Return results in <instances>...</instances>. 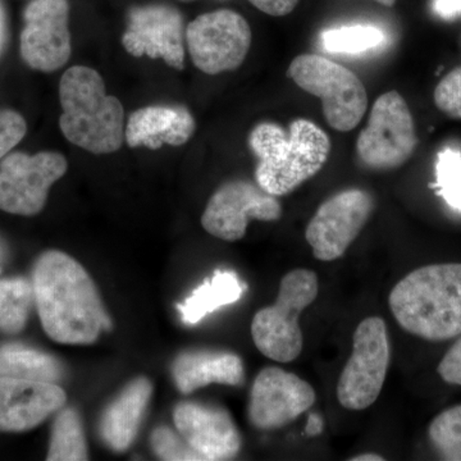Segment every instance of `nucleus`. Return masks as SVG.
<instances>
[{
  "mask_svg": "<svg viewBox=\"0 0 461 461\" xmlns=\"http://www.w3.org/2000/svg\"><path fill=\"white\" fill-rule=\"evenodd\" d=\"M42 329L59 344L89 345L112 327L89 273L63 251L42 254L32 273Z\"/></svg>",
  "mask_w": 461,
  "mask_h": 461,
  "instance_id": "nucleus-1",
  "label": "nucleus"
},
{
  "mask_svg": "<svg viewBox=\"0 0 461 461\" xmlns=\"http://www.w3.org/2000/svg\"><path fill=\"white\" fill-rule=\"evenodd\" d=\"M249 147L258 159V186L273 196L287 195L313 177L330 153L329 135L304 118L293 121L287 130L273 122L257 124Z\"/></svg>",
  "mask_w": 461,
  "mask_h": 461,
  "instance_id": "nucleus-2",
  "label": "nucleus"
},
{
  "mask_svg": "<svg viewBox=\"0 0 461 461\" xmlns=\"http://www.w3.org/2000/svg\"><path fill=\"white\" fill-rule=\"evenodd\" d=\"M397 323L427 341L461 335V263L430 264L397 282L388 297Z\"/></svg>",
  "mask_w": 461,
  "mask_h": 461,
  "instance_id": "nucleus-3",
  "label": "nucleus"
},
{
  "mask_svg": "<svg viewBox=\"0 0 461 461\" xmlns=\"http://www.w3.org/2000/svg\"><path fill=\"white\" fill-rule=\"evenodd\" d=\"M59 127L67 140L93 154H111L122 145L124 112L108 95L102 76L86 66H74L60 78Z\"/></svg>",
  "mask_w": 461,
  "mask_h": 461,
  "instance_id": "nucleus-4",
  "label": "nucleus"
},
{
  "mask_svg": "<svg viewBox=\"0 0 461 461\" xmlns=\"http://www.w3.org/2000/svg\"><path fill=\"white\" fill-rule=\"evenodd\" d=\"M317 275L309 269H294L284 276L275 304L260 309L251 323L258 350L278 363H290L302 354L304 339L299 318L317 299Z\"/></svg>",
  "mask_w": 461,
  "mask_h": 461,
  "instance_id": "nucleus-5",
  "label": "nucleus"
},
{
  "mask_svg": "<svg viewBox=\"0 0 461 461\" xmlns=\"http://www.w3.org/2000/svg\"><path fill=\"white\" fill-rule=\"evenodd\" d=\"M294 83L321 100L323 113L332 129L354 130L368 108V94L360 78L346 67L318 54H302L287 71Z\"/></svg>",
  "mask_w": 461,
  "mask_h": 461,
  "instance_id": "nucleus-6",
  "label": "nucleus"
},
{
  "mask_svg": "<svg viewBox=\"0 0 461 461\" xmlns=\"http://www.w3.org/2000/svg\"><path fill=\"white\" fill-rule=\"evenodd\" d=\"M386 321L369 317L357 324L353 353L338 384L339 403L348 411H364L377 402L390 366Z\"/></svg>",
  "mask_w": 461,
  "mask_h": 461,
  "instance_id": "nucleus-7",
  "label": "nucleus"
},
{
  "mask_svg": "<svg viewBox=\"0 0 461 461\" xmlns=\"http://www.w3.org/2000/svg\"><path fill=\"white\" fill-rule=\"evenodd\" d=\"M417 144L414 120L405 99L397 91L382 94L357 138L359 159L368 168L387 171L408 162Z\"/></svg>",
  "mask_w": 461,
  "mask_h": 461,
  "instance_id": "nucleus-8",
  "label": "nucleus"
},
{
  "mask_svg": "<svg viewBox=\"0 0 461 461\" xmlns=\"http://www.w3.org/2000/svg\"><path fill=\"white\" fill-rule=\"evenodd\" d=\"M187 50L194 65L208 75L239 68L251 45V29L238 12L220 9L202 14L189 23Z\"/></svg>",
  "mask_w": 461,
  "mask_h": 461,
  "instance_id": "nucleus-9",
  "label": "nucleus"
},
{
  "mask_svg": "<svg viewBox=\"0 0 461 461\" xmlns=\"http://www.w3.org/2000/svg\"><path fill=\"white\" fill-rule=\"evenodd\" d=\"M67 168L66 158L54 151L8 154L0 162V209L26 217L41 213L50 187Z\"/></svg>",
  "mask_w": 461,
  "mask_h": 461,
  "instance_id": "nucleus-10",
  "label": "nucleus"
},
{
  "mask_svg": "<svg viewBox=\"0 0 461 461\" xmlns=\"http://www.w3.org/2000/svg\"><path fill=\"white\" fill-rule=\"evenodd\" d=\"M375 200L360 189H348L321 203L305 230V239L321 262L344 256L368 222Z\"/></svg>",
  "mask_w": 461,
  "mask_h": 461,
  "instance_id": "nucleus-11",
  "label": "nucleus"
},
{
  "mask_svg": "<svg viewBox=\"0 0 461 461\" xmlns=\"http://www.w3.org/2000/svg\"><path fill=\"white\" fill-rule=\"evenodd\" d=\"M281 203L277 196L248 181L226 182L212 196L202 217V224L209 235L238 241L247 233L250 220L273 222L280 220Z\"/></svg>",
  "mask_w": 461,
  "mask_h": 461,
  "instance_id": "nucleus-12",
  "label": "nucleus"
},
{
  "mask_svg": "<svg viewBox=\"0 0 461 461\" xmlns=\"http://www.w3.org/2000/svg\"><path fill=\"white\" fill-rule=\"evenodd\" d=\"M67 0H33L25 9L21 56L36 71L53 72L71 57Z\"/></svg>",
  "mask_w": 461,
  "mask_h": 461,
  "instance_id": "nucleus-13",
  "label": "nucleus"
},
{
  "mask_svg": "<svg viewBox=\"0 0 461 461\" xmlns=\"http://www.w3.org/2000/svg\"><path fill=\"white\" fill-rule=\"evenodd\" d=\"M314 402L315 391L308 382L278 366H267L251 387L249 420L258 429H282Z\"/></svg>",
  "mask_w": 461,
  "mask_h": 461,
  "instance_id": "nucleus-14",
  "label": "nucleus"
},
{
  "mask_svg": "<svg viewBox=\"0 0 461 461\" xmlns=\"http://www.w3.org/2000/svg\"><path fill=\"white\" fill-rule=\"evenodd\" d=\"M184 20L177 9L151 5L132 8L122 38L124 50L133 57L165 60L176 69H184Z\"/></svg>",
  "mask_w": 461,
  "mask_h": 461,
  "instance_id": "nucleus-15",
  "label": "nucleus"
},
{
  "mask_svg": "<svg viewBox=\"0 0 461 461\" xmlns=\"http://www.w3.org/2000/svg\"><path fill=\"white\" fill-rule=\"evenodd\" d=\"M176 429L202 460H229L239 454L241 437L229 412L218 406L181 402L176 406Z\"/></svg>",
  "mask_w": 461,
  "mask_h": 461,
  "instance_id": "nucleus-16",
  "label": "nucleus"
},
{
  "mask_svg": "<svg viewBox=\"0 0 461 461\" xmlns=\"http://www.w3.org/2000/svg\"><path fill=\"white\" fill-rule=\"evenodd\" d=\"M63 388L53 382L0 377V432H25L63 408Z\"/></svg>",
  "mask_w": 461,
  "mask_h": 461,
  "instance_id": "nucleus-17",
  "label": "nucleus"
},
{
  "mask_svg": "<svg viewBox=\"0 0 461 461\" xmlns=\"http://www.w3.org/2000/svg\"><path fill=\"white\" fill-rule=\"evenodd\" d=\"M195 132V120L182 105H150L130 115L124 138L131 148L157 150L163 145L180 147Z\"/></svg>",
  "mask_w": 461,
  "mask_h": 461,
  "instance_id": "nucleus-18",
  "label": "nucleus"
},
{
  "mask_svg": "<svg viewBox=\"0 0 461 461\" xmlns=\"http://www.w3.org/2000/svg\"><path fill=\"white\" fill-rule=\"evenodd\" d=\"M151 391L153 387L148 378L133 379L105 409L100 421V436L111 450L123 453L135 441Z\"/></svg>",
  "mask_w": 461,
  "mask_h": 461,
  "instance_id": "nucleus-19",
  "label": "nucleus"
},
{
  "mask_svg": "<svg viewBox=\"0 0 461 461\" xmlns=\"http://www.w3.org/2000/svg\"><path fill=\"white\" fill-rule=\"evenodd\" d=\"M172 373L176 386L185 395L212 384L240 386L245 378L241 357L229 351L181 354L173 364Z\"/></svg>",
  "mask_w": 461,
  "mask_h": 461,
  "instance_id": "nucleus-20",
  "label": "nucleus"
},
{
  "mask_svg": "<svg viewBox=\"0 0 461 461\" xmlns=\"http://www.w3.org/2000/svg\"><path fill=\"white\" fill-rule=\"evenodd\" d=\"M245 290L247 285L235 272L215 271L213 277L203 282L184 303L177 305L181 320L190 326L198 324L217 309L238 302Z\"/></svg>",
  "mask_w": 461,
  "mask_h": 461,
  "instance_id": "nucleus-21",
  "label": "nucleus"
},
{
  "mask_svg": "<svg viewBox=\"0 0 461 461\" xmlns=\"http://www.w3.org/2000/svg\"><path fill=\"white\" fill-rule=\"evenodd\" d=\"M0 377L56 384L63 377V368L51 355L23 345H5L0 346Z\"/></svg>",
  "mask_w": 461,
  "mask_h": 461,
  "instance_id": "nucleus-22",
  "label": "nucleus"
},
{
  "mask_svg": "<svg viewBox=\"0 0 461 461\" xmlns=\"http://www.w3.org/2000/svg\"><path fill=\"white\" fill-rule=\"evenodd\" d=\"M89 459L83 424L74 408L63 409L54 420L50 461H80Z\"/></svg>",
  "mask_w": 461,
  "mask_h": 461,
  "instance_id": "nucleus-23",
  "label": "nucleus"
},
{
  "mask_svg": "<svg viewBox=\"0 0 461 461\" xmlns=\"http://www.w3.org/2000/svg\"><path fill=\"white\" fill-rule=\"evenodd\" d=\"M35 296L25 278L0 280V330L9 335L25 329Z\"/></svg>",
  "mask_w": 461,
  "mask_h": 461,
  "instance_id": "nucleus-24",
  "label": "nucleus"
},
{
  "mask_svg": "<svg viewBox=\"0 0 461 461\" xmlns=\"http://www.w3.org/2000/svg\"><path fill=\"white\" fill-rule=\"evenodd\" d=\"M321 41L330 53L359 54L379 47L384 41V35L375 26H342L321 32Z\"/></svg>",
  "mask_w": 461,
  "mask_h": 461,
  "instance_id": "nucleus-25",
  "label": "nucleus"
},
{
  "mask_svg": "<svg viewBox=\"0 0 461 461\" xmlns=\"http://www.w3.org/2000/svg\"><path fill=\"white\" fill-rule=\"evenodd\" d=\"M429 436L442 459L461 461V405L437 415L430 423Z\"/></svg>",
  "mask_w": 461,
  "mask_h": 461,
  "instance_id": "nucleus-26",
  "label": "nucleus"
},
{
  "mask_svg": "<svg viewBox=\"0 0 461 461\" xmlns=\"http://www.w3.org/2000/svg\"><path fill=\"white\" fill-rule=\"evenodd\" d=\"M436 187L454 211L461 213V153L455 149L442 150L437 158Z\"/></svg>",
  "mask_w": 461,
  "mask_h": 461,
  "instance_id": "nucleus-27",
  "label": "nucleus"
},
{
  "mask_svg": "<svg viewBox=\"0 0 461 461\" xmlns=\"http://www.w3.org/2000/svg\"><path fill=\"white\" fill-rule=\"evenodd\" d=\"M154 453L162 460L198 461L200 456L190 447L180 435H176L167 427H159L151 435Z\"/></svg>",
  "mask_w": 461,
  "mask_h": 461,
  "instance_id": "nucleus-28",
  "label": "nucleus"
},
{
  "mask_svg": "<svg viewBox=\"0 0 461 461\" xmlns=\"http://www.w3.org/2000/svg\"><path fill=\"white\" fill-rule=\"evenodd\" d=\"M435 103L448 117L461 120V66L451 71L437 85Z\"/></svg>",
  "mask_w": 461,
  "mask_h": 461,
  "instance_id": "nucleus-29",
  "label": "nucleus"
},
{
  "mask_svg": "<svg viewBox=\"0 0 461 461\" xmlns=\"http://www.w3.org/2000/svg\"><path fill=\"white\" fill-rule=\"evenodd\" d=\"M25 118L11 109H0V160L25 138Z\"/></svg>",
  "mask_w": 461,
  "mask_h": 461,
  "instance_id": "nucleus-30",
  "label": "nucleus"
},
{
  "mask_svg": "<svg viewBox=\"0 0 461 461\" xmlns=\"http://www.w3.org/2000/svg\"><path fill=\"white\" fill-rule=\"evenodd\" d=\"M437 371L447 384L461 386V338L446 353Z\"/></svg>",
  "mask_w": 461,
  "mask_h": 461,
  "instance_id": "nucleus-31",
  "label": "nucleus"
},
{
  "mask_svg": "<svg viewBox=\"0 0 461 461\" xmlns=\"http://www.w3.org/2000/svg\"><path fill=\"white\" fill-rule=\"evenodd\" d=\"M254 7L273 17H282L290 14L300 0H249Z\"/></svg>",
  "mask_w": 461,
  "mask_h": 461,
  "instance_id": "nucleus-32",
  "label": "nucleus"
},
{
  "mask_svg": "<svg viewBox=\"0 0 461 461\" xmlns=\"http://www.w3.org/2000/svg\"><path fill=\"white\" fill-rule=\"evenodd\" d=\"M433 12L445 20H453L461 14V0H433Z\"/></svg>",
  "mask_w": 461,
  "mask_h": 461,
  "instance_id": "nucleus-33",
  "label": "nucleus"
},
{
  "mask_svg": "<svg viewBox=\"0 0 461 461\" xmlns=\"http://www.w3.org/2000/svg\"><path fill=\"white\" fill-rule=\"evenodd\" d=\"M7 42V20H5V9L0 5V54L3 53Z\"/></svg>",
  "mask_w": 461,
  "mask_h": 461,
  "instance_id": "nucleus-34",
  "label": "nucleus"
},
{
  "mask_svg": "<svg viewBox=\"0 0 461 461\" xmlns=\"http://www.w3.org/2000/svg\"><path fill=\"white\" fill-rule=\"evenodd\" d=\"M384 457H382L381 455L378 454H360L357 455V456L353 457L351 461H384Z\"/></svg>",
  "mask_w": 461,
  "mask_h": 461,
  "instance_id": "nucleus-35",
  "label": "nucleus"
},
{
  "mask_svg": "<svg viewBox=\"0 0 461 461\" xmlns=\"http://www.w3.org/2000/svg\"><path fill=\"white\" fill-rule=\"evenodd\" d=\"M5 257H7V248L3 244L2 240H0V263L5 262Z\"/></svg>",
  "mask_w": 461,
  "mask_h": 461,
  "instance_id": "nucleus-36",
  "label": "nucleus"
},
{
  "mask_svg": "<svg viewBox=\"0 0 461 461\" xmlns=\"http://www.w3.org/2000/svg\"><path fill=\"white\" fill-rule=\"evenodd\" d=\"M375 2L384 5V7H393V5H395L396 0H375Z\"/></svg>",
  "mask_w": 461,
  "mask_h": 461,
  "instance_id": "nucleus-37",
  "label": "nucleus"
}]
</instances>
